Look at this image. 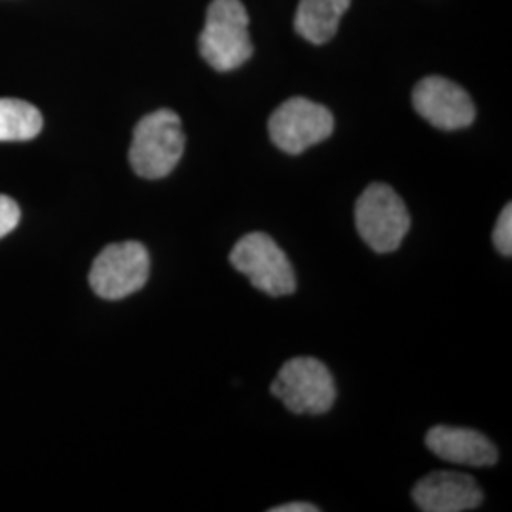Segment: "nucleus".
<instances>
[{
    "mask_svg": "<svg viewBox=\"0 0 512 512\" xmlns=\"http://www.w3.org/2000/svg\"><path fill=\"white\" fill-rule=\"evenodd\" d=\"M184 143L183 122L177 112H150L135 126L129 164L143 179H164L181 162Z\"/></svg>",
    "mask_w": 512,
    "mask_h": 512,
    "instance_id": "obj_1",
    "label": "nucleus"
},
{
    "mask_svg": "<svg viewBox=\"0 0 512 512\" xmlns=\"http://www.w3.org/2000/svg\"><path fill=\"white\" fill-rule=\"evenodd\" d=\"M200 54L219 73L241 67L253 55L249 14L241 0H213L200 35Z\"/></svg>",
    "mask_w": 512,
    "mask_h": 512,
    "instance_id": "obj_2",
    "label": "nucleus"
},
{
    "mask_svg": "<svg viewBox=\"0 0 512 512\" xmlns=\"http://www.w3.org/2000/svg\"><path fill=\"white\" fill-rule=\"evenodd\" d=\"M403 198L384 183L366 186L355 203V226L366 245L380 255L397 251L410 230Z\"/></svg>",
    "mask_w": 512,
    "mask_h": 512,
    "instance_id": "obj_3",
    "label": "nucleus"
},
{
    "mask_svg": "<svg viewBox=\"0 0 512 512\" xmlns=\"http://www.w3.org/2000/svg\"><path fill=\"white\" fill-rule=\"evenodd\" d=\"M270 393L293 414L321 416L336 403V382L315 357H294L281 366Z\"/></svg>",
    "mask_w": 512,
    "mask_h": 512,
    "instance_id": "obj_4",
    "label": "nucleus"
},
{
    "mask_svg": "<svg viewBox=\"0 0 512 512\" xmlns=\"http://www.w3.org/2000/svg\"><path fill=\"white\" fill-rule=\"evenodd\" d=\"M230 264L260 293L277 298L296 291V277L289 256L272 236L264 232H251L239 239L230 253Z\"/></svg>",
    "mask_w": 512,
    "mask_h": 512,
    "instance_id": "obj_5",
    "label": "nucleus"
},
{
    "mask_svg": "<svg viewBox=\"0 0 512 512\" xmlns=\"http://www.w3.org/2000/svg\"><path fill=\"white\" fill-rule=\"evenodd\" d=\"M150 275L147 247L137 241L107 245L93 260L90 285L105 300H122L145 287Z\"/></svg>",
    "mask_w": 512,
    "mask_h": 512,
    "instance_id": "obj_6",
    "label": "nucleus"
},
{
    "mask_svg": "<svg viewBox=\"0 0 512 512\" xmlns=\"http://www.w3.org/2000/svg\"><path fill=\"white\" fill-rule=\"evenodd\" d=\"M268 131L275 147L298 156L329 139L334 131V116L319 103L306 97H293L274 110Z\"/></svg>",
    "mask_w": 512,
    "mask_h": 512,
    "instance_id": "obj_7",
    "label": "nucleus"
},
{
    "mask_svg": "<svg viewBox=\"0 0 512 512\" xmlns=\"http://www.w3.org/2000/svg\"><path fill=\"white\" fill-rule=\"evenodd\" d=\"M412 105L431 126L456 131L469 128L476 118L473 99L456 82L444 76H427L412 92Z\"/></svg>",
    "mask_w": 512,
    "mask_h": 512,
    "instance_id": "obj_8",
    "label": "nucleus"
},
{
    "mask_svg": "<svg viewBox=\"0 0 512 512\" xmlns=\"http://www.w3.org/2000/svg\"><path fill=\"white\" fill-rule=\"evenodd\" d=\"M412 499L423 512H465L480 507L484 494L471 475L437 471L421 478Z\"/></svg>",
    "mask_w": 512,
    "mask_h": 512,
    "instance_id": "obj_9",
    "label": "nucleus"
},
{
    "mask_svg": "<svg viewBox=\"0 0 512 512\" xmlns=\"http://www.w3.org/2000/svg\"><path fill=\"white\" fill-rule=\"evenodd\" d=\"M425 446L437 458L467 467H492L499 458L492 440L465 427L435 425L425 437Z\"/></svg>",
    "mask_w": 512,
    "mask_h": 512,
    "instance_id": "obj_10",
    "label": "nucleus"
},
{
    "mask_svg": "<svg viewBox=\"0 0 512 512\" xmlns=\"http://www.w3.org/2000/svg\"><path fill=\"white\" fill-rule=\"evenodd\" d=\"M351 0H300L294 29L311 44H325L336 35Z\"/></svg>",
    "mask_w": 512,
    "mask_h": 512,
    "instance_id": "obj_11",
    "label": "nucleus"
},
{
    "mask_svg": "<svg viewBox=\"0 0 512 512\" xmlns=\"http://www.w3.org/2000/svg\"><path fill=\"white\" fill-rule=\"evenodd\" d=\"M42 129V114L21 99H0V141H29Z\"/></svg>",
    "mask_w": 512,
    "mask_h": 512,
    "instance_id": "obj_12",
    "label": "nucleus"
},
{
    "mask_svg": "<svg viewBox=\"0 0 512 512\" xmlns=\"http://www.w3.org/2000/svg\"><path fill=\"white\" fill-rule=\"evenodd\" d=\"M494 245L503 256L512 255V205H505L495 222Z\"/></svg>",
    "mask_w": 512,
    "mask_h": 512,
    "instance_id": "obj_13",
    "label": "nucleus"
},
{
    "mask_svg": "<svg viewBox=\"0 0 512 512\" xmlns=\"http://www.w3.org/2000/svg\"><path fill=\"white\" fill-rule=\"evenodd\" d=\"M19 219H21V211L18 203L0 194V238L8 236L18 226Z\"/></svg>",
    "mask_w": 512,
    "mask_h": 512,
    "instance_id": "obj_14",
    "label": "nucleus"
},
{
    "mask_svg": "<svg viewBox=\"0 0 512 512\" xmlns=\"http://www.w3.org/2000/svg\"><path fill=\"white\" fill-rule=\"evenodd\" d=\"M319 509L313 507L311 503H287L270 509V512H317Z\"/></svg>",
    "mask_w": 512,
    "mask_h": 512,
    "instance_id": "obj_15",
    "label": "nucleus"
}]
</instances>
